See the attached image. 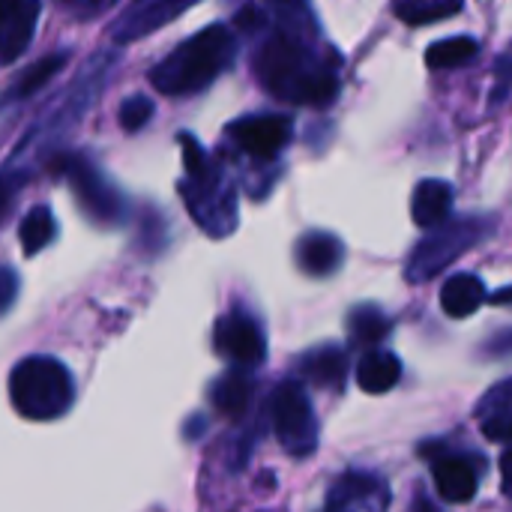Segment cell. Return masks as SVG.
Instances as JSON below:
<instances>
[{"mask_svg": "<svg viewBox=\"0 0 512 512\" xmlns=\"http://www.w3.org/2000/svg\"><path fill=\"white\" fill-rule=\"evenodd\" d=\"M270 33L252 57L258 84L291 105L327 108L339 96V75L315 48L318 27L306 0H273Z\"/></svg>", "mask_w": 512, "mask_h": 512, "instance_id": "cell-1", "label": "cell"}, {"mask_svg": "<svg viewBox=\"0 0 512 512\" xmlns=\"http://www.w3.org/2000/svg\"><path fill=\"white\" fill-rule=\"evenodd\" d=\"M117 60H120L117 51H99L96 57H90L84 63V69L75 75V81L60 93V99L39 117V123L15 147L9 165L21 168L24 174H30V162L27 159H45L48 162L54 153H60L66 138L81 126L87 111L96 105V99L105 90Z\"/></svg>", "mask_w": 512, "mask_h": 512, "instance_id": "cell-2", "label": "cell"}, {"mask_svg": "<svg viewBox=\"0 0 512 512\" xmlns=\"http://www.w3.org/2000/svg\"><path fill=\"white\" fill-rule=\"evenodd\" d=\"M237 60V36L228 24L216 21L183 39L153 69L150 84L165 96H195L219 81Z\"/></svg>", "mask_w": 512, "mask_h": 512, "instance_id": "cell-3", "label": "cell"}, {"mask_svg": "<svg viewBox=\"0 0 512 512\" xmlns=\"http://www.w3.org/2000/svg\"><path fill=\"white\" fill-rule=\"evenodd\" d=\"M180 150H183V168H186V177L180 180V198H183L189 216L207 237H213V240L231 237L240 222V204H237L234 183L225 177V171L216 165V159L198 144L195 135L183 132Z\"/></svg>", "mask_w": 512, "mask_h": 512, "instance_id": "cell-4", "label": "cell"}, {"mask_svg": "<svg viewBox=\"0 0 512 512\" xmlns=\"http://www.w3.org/2000/svg\"><path fill=\"white\" fill-rule=\"evenodd\" d=\"M9 402L24 420H60L75 402V378L57 357H24L9 372Z\"/></svg>", "mask_w": 512, "mask_h": 512, "instance_id": "cell-5", "label": "cell"}, {"mask_svg": "<svg viewBox=\"0 0 512 512\" xmlns=\"http://www.w3.org/2000/svg\"><path fill=\"white\" fill-rule=\"evenodd\" d=\"M492 234V219L486 216H462V219H447L444 225L432 228L408 255L405 264V279L411 285L432 282L441 276L447 267H453L465 252L480 246Z\"/></svg>", "mask_w": 512, "mask_h": 512, "instance_id": "cell-6", "label": "cell"}, {"mask_svg": "<svg viewBox=\"0 0 512 512\" xmlns=\"http://www.w3.org/2000/svg\"><path fill=\"white\" fill-rule=\"evenodd\" d=\"M48 165L63 174V180L69 183L78 207L84 210V216L99 225V228H114V225H123L126 216H129V204L123 198V192L102 174V168L84 156V153H54L48 159Z\"/></svg>", "mask_w": 512, "mask_h": 512, "instance_id": "cell-7", "label": "cell"}, {"mask_svg": "<svg viewBox=\"0 0 512 512\" xmlns=\"http://www.w3.org/2000/svg\"><path fill=\"white\" fill-rule=\"evenodd\" d=\"M273 432L282 450L294 459H309L321 444V423L315 405L300 381H282L270 399Z\"/></svg>", "mask_w": 512, "mask_h": 512, "instance_id": "cell-8", "label": "cell"}, {"mask_svg": "<svg viewBox=\"0 0 512 512\" xmlns=\"http://www.w3.org/2000/svg\"><path fill=\"white\" fill-rule=\"evenodd\" d=\"M213 348L231 369H258L267 360V336L261 321L246 309L225 312L213 327Z\"/></svg>", "mask_w": 512, "mask_h": 512, "instance_id": "cell-9", "label": "cell"}, {"mask_svg": "<svg viewBox=\"0 0 512 512\" xmlns=\"http://www.w3.org/2000/svg\"><path fill=\"white\" fill-rule=\"evenodd\" d=\"M294 135V120L288 114H249L231 120L225 138L252 162H273L288 147Z\"/></svg>", "mask_w": 512, "mask_h": 512, "instance_id": "cell-10", "label": "cell"}, {"mask_svg": "<svg viewBox=\"0 0 512 512\" xmlns=\"http://www.w3.org/2000/svg\"><path fill=\"white\" fill-rule=\"evenodd\" d=\"M198 3L201 0H132L117 15V21L111 24V39L117 45H129V42L147 39L156 30H162L165 24H171L180 15H186Z\"/></svg>", "mask_w": 512, "mask_h": 512, "instance_id": "cell-11", "label": "cell"}, {"mask_svg": "<svg viewBox=\"0 0 512 512\" xmlns=\"http://www.w3.org/2000/svg\"><path fill=\"white\" fill-rule=\"evenodd\" d=\"M423 456H432V477L435 489L444 501L450 504H468L474 501L480 489V468L483 462L477 456L465 453H450L447 447H423Z\"/></svg>", "mask_w": 512, "mask_h": 512, "instance_id": "cell-12", "label": "cell"}, {"mask_svg": "<svg viewBox=\"0 0 512 512\" xmlns=\"http://www.w3.org/2000/svg\"><path fill=\"white\" fill-rule=\"evenodd\" d=\"M390 486L372 471H345L327 495V512H387Z\"/></svg>", "mask_w": 512, "mask_h": 512, "instance_id": "cell-13", "label": "cell"}, {"mask_svg": "<svg viewBox=\"0 0 512 512\" xmlns=\"http://www.w3.org/2000/svg\"><path fill=\"white\" fill-rule=\"evenodd\" d=\"M294 258L306 276L324 279L345 264V243L333 231H306L294 246Z\"/></svg>", "mask_w": 512, "mask_h": 512, "instance_id": "cell-14", "label": "cell"}, {"mask_svg": "<svg viewBox=\"0 0 512 512\" xmlns=\"http://www.w3.org/2000/svg\"><path fill=\"white\" fill-rule=\"evenodd\" d=\"M300 378L312 387L342 393L348 381V351L342 345H318L300 357Z\"/></svg>", "mask_w": 512, "mask_h": 512, "instance_id": "cell-15", "label": "cell"}, {"mask_svg": "<svg viewBox=\"0 0 512 512\" xmlns=\"http://www.w3.org/2000/svg\"><path fill=\"white\" fill-rule=\"evenodd\" d=\"M453 216V186L438 177H426L414 186L411 195V219L417 228H438Z\"/></svg>", "mask_w": 512, "mask_h": 512, "instance_id": "cell-16", "label": "cell"}, {"mask_svg": "<svg viewBox=\"0 0 512 512\" xmlns=\"http://www.w3.org/2000/svg\"><path fill=\"white\" fill-rule=\"evenodd\" d=\"M252 396H255V381H252V375L246 369H231L222 378H216L213 387H210L213 408L219 414L231 417V420H240L249 411Z\"/></svg>", "mask_w": 512, "mask_h": 512, "instance_id": "cell-17", "label": "cell"}, {"mask_svg": "<svg viewBox=\"0 0 512 512\" xmlns=\"http://www.w3.org/2000/svg\"><path fill=\"white\" fill-rule=\"evenodd\" d=\"M399 378H402V360L393 351L372 348L363 354V360L357 366V384L369 396L390 393L399 384Z\"/></svg>", "mask_w": 512, "mask_h": 512, "instance_id": "cell-18", "label": "cell"}, {"mask_svg": "<svg viewBox=\"0 0 512 512\" xmlns=\"http://www.w3.org/2000/svg\"><path fill=\"white\" fill-rule=\"evenodd\" d=\"M486 285L474 273H456L441 288V309L450 318H471L486 303Z\"/></svg>", "mask_w": 512, "mask_h": 512, "instance_id": "cell-19", "label": "cell"}, {"mask_svg": "<svg viewBox=\"0 0 512 512\" xmlns=\"http://www.w3.org/2000/svg\"><path fill=\"white\" fill-rule=\"evenodd\" d=\"M393 330V318L375 306V303H363V306H354L351 315H348V336H351V345L354 348H378Z\"/></svg>", "mask_w": 512, "mask_h": 512, "instance_id": "cell-20", "label": "cell"}, {"mask_svg": "<svg viewBox=\"0 0 512 512\" xmlns=\"http://www.w3.org/2000/svg\"><path fill=\"white\" fill-rule=\"evenodd\" d=\"M54 240H57V219H54L51 207H45V204L30 207L27 216L18 225V243H21L24 255L33 258L42 249H48Z\"/></svg>", "mask_w": 512, "mask_h": 512, "instance_id": "cell-21", "label": "cell"}, {"mask_svg": "<svg viewBox=\"0 0 512 512\" xmlns=\"http://www.w3.org/2000/svg\"><path fill=\"white\" fill-rule=\"evenodd\" d=\"M477 54H480V42L474 36H447L426 48V66L435 72H447L471 63Z\"/></svg>", "mask_w": 512, "mask_h": 512, "instance_id": "cell-22", "label": "cell"}, {"mask_svg": "<svg viewBox=\"0 0 512 512\" xmlns=\"http://www.w3.org/2000/svg\"><path fill=\"white\" fill-rule=\"evenodd\" d=\"M462 6L465 0H393L396 18L411 27H426V24L453 18L456 12H462Z\"/></svg>", "mask_w": 512, "mask_h": 512, "instance_id": "cell-23", "label": "cell"}, {"mask_svg": "<svg viewBox=\"0 0 512 512\" xmlns=\"http://www.w3.org/2000/svg\"><path fill=\"white\" fill-rule=\"evenodd\" d=\"M66 60H69V54L66 51H54V54H45L42 60H36L27 72H21V78L3 93L6 96V102H18V99H27V96H33L36 90H42L63 66H66Z\"/></svg>", "mask_w": 512, "mask_h": 512, "instance_id": "cell-24", "label": "cell"}, {"mask_svg": "<svg viewBox=\"0 0 512 512\" xmlns=\"http://www.w3.org/2000/svg\"><path fill=\"white\" fill-rule=\"evenodd\" d=\"M156 114V105L150 96L144 93H132L120 102V111H117V120L123 126V132H141Z\"/></svg>", "mask_w": 512, "mask_h": 512, "instance_id": "cell-25", "label": "cell"}, {"mask_svg": "<svg viewBox=\"0 0 512 512\" xmlns=\"http://www.w3.org/2000/svg\"><path fill=\"white\" fill-rule=\"evenodd\" d=\"M483 435L489 441H498V444H510L512 447V411H492V414H483Z\"/></svg>", "mask_w": 512, "mask_h": 512, "instance_id": "cell-26", "label": "cell"}, {"mask_svg": "<svg viewBox=\"0 0 512 512\" xmlns=\"http://www.w3.org/2000/svg\"><path fill=\"white\" fill-rule=\"evenodd\" d=\"M30 174H24L21 168H12V165H6L3 171H0V216L12 207V201H15V192L24 186V180H27Z\"/></svg>", "mask_w": 512, "mask_h": 512, "instance_id": "cell-27", "label": "cell"}, {"mask_svg": "<svg viewBox=\"0 0 512 512\" xmlns=\"http://www.w3.org/2000/svg\"><path fill=\"white\" fill-rule=\"evenodd\" d=\"M512 411V378L507 381H501L498 387H492L486 396H483V402H480V414H492V411Z\"/></svg>", "mask_w": 512, "mask_h": 512, "instance_id": "cell-28", "label": "cell"}, {"mask_svg": "<svg viewBox=\"0 0 512 512\" xmlns=\"http://www.w3.org/2000/svg\"><path fill=\"white\" fill-rule=\"evenodd\" d=\"M18 288H21L18 273H15L12 267L0 264V318L15 306V300H18Z\"/></svg>", "mask_w": 512, "mask_h": 512, "instance_id": "cell-29", "label": "cell"}, {"mask_svg": "<svg viewBox=\"0 0 512 512\" xmlns=\"http://www.w3.org/2000/svg\"><path fill=\"white\" fill-rule=\"evenodd\" d=\"M501 492L512 501V447H507L501 456Z\"/></svg>", "mask_w": 512, "mask_h": 512, "instance_id": "cell-30", "label": "cell"}, {"mask_svg": "<svg viewBox=\"0 0 512 512\" xmlns=\"http://www.w3.org/2000/svg\"><path fill=\"white\" fill-rule=\"evenodd\" d=\"M411 512H441V507L423 492V489H417V495H414V504H411Z\"/></svg>", "mask_w": 512, "mask_h": 512, "instance_id": "cell-31", "label": "cell"}, {"mask_svg": "<svg viewBox=\"0 0 512 512\" xmlns=\"http://www.w3.org/2000/svg\"><path fill=\"white\" fill-rule=\"evenodd\" d=\"M114 3H117V0H87L84 9H81V15H87V18H90V15H102V12L111 9Z\"/></svg>", "mask_w": 512, "mask_h": 512, "instance_id": "cell-32", "label": "cell"}, {"mask_svg": "<svg viewBox=\"0 0 512 512\" xmlns=\"http://www.w3.org/2000/svg\"><path fill=\"white\" fill-rule=\"evenodd\" d=\"M495 303H512V288H504L501 294H495Z\"/></svg>", "mask_w": 512, "mask_h": 512, "instance_id": "cell-33", "label": "cell"}, {"mask_svg": "<svg viewBox=\"0 0 512 512\" xmlns=\"http://www.w3.org/2000/svg\"><path fill=\"white\" fill-rule=\"evenodd\" d=\"M60 3H63V6H81V9H84L87 0H60Z\"/></svg>", "mask_w": 512, "mask_h": 512, "instance_id": "cell-34", "label": "cell"}, {"mask_svg": "<svg viewBox=\"0 0 512 512\" xmlns=\"http://www.w3.org/2000/svg\"><path fill=\"white\" fill-rule=\"evenodd\" d=\"M507 63H510V60H507ZM501 78H510L512 81V63H510V69H504V66H501Z\"/></svg>", "mask_w": 512, "mask_h": 512, "instance_id": "cell-35", "label": "cell"}]
</instances>
